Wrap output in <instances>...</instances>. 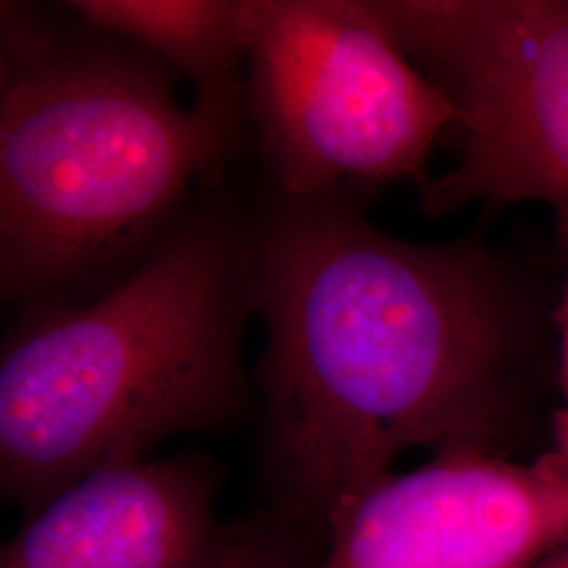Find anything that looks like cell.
I'll return each mask as SVG.
<instances>
[{"instance_id": "cell-1", "label": "cell", "mask_w": 568, "mask_h": 568, "mask_svg": "<svg viewBox=\"0 0 568 568\" xmlns=\"http://www.w3.org/2000/svg\"><path fill=\"white\" fill-rule=\"evenodd\" d=\"M244 224L278 518L325 544L333 516L408 448L501 455L520 326L495 257L394 239L344 192L270 187Z\"/></svg>"}, {"instance_id": "cell-2", "label": "cell", "mask_w": 568, "mask_h": 568, "mask_svg": "<svg viewBox=\"0 0 568 568\" xmlns=\"http://www.w3.org/2000/svg\"><path fill=\"white\" fill-rule=\"evenodd\" d=\"M61 11L0 9V286L11 304L89 302L121 283L251 133L185 108L163 61Z\"/></svg>"}, {"instance_id": "cell-3", "label": "cell", "mask_w": 568, "mask_h": 568, "mask_svg": "<svg viewBox=\"0 0 568 568\" xmlns=\"http://www.w3.org/2000/svg\"><path fill=\"white\" fill-rule=\"evenodd\" d=\"M209 194L100 297L21 305L0 349V490L26 516L95 469L244 413L246 224Z\"/></svg>"}, {"instance_id": "cell-4", "label": "cell", "mask_w": 568, "mask_h": 568, "mask_svg": "<svg viewBox=\"0 0 568 568\" xmlns=\"http://www.w3.org/2000/svg\"><path fill=\"white\" fill-rule=\"evenodd\" d=\"M248 129L272 187L427 182L457 110L366 0H244Z\"/></svg>"}, {"instance_id": "cell-5", "label": "cell", "mask_w": 568, "mask_h": 568, "mask_svg": "<svg viewBox=\"0 0 568 568\" xmlns=\"http://www.w3.org/2000/svg\"><path fill=\"white\" fill-rule=\"evenodd\" d=\"M389 32L457 110L459 161L422 185L429 217L546 203L568 232V0H379Z\"/></svg>"}, {"instance_id": "cell-6", "label": "cell", "mask_w": 568, "mask_h": 568, "mask_svg": "<svg viewBox=\"0 0 568 568\" xmlns=\"http://www.w3.org/2000/svg\"><path fill=\"white\" fill-rule=\"evenodd\" d=\"M567 541V464L450 448L345 504L316 568H537Z\"/></svg>"}, {"instance_id": "cell-7", "label": "cell", "mask_w": 568, "mask_h": 568, "mask_svg": "<svg viewBox=\"0 0 568 568\" xmlns=\"http://www.w3.org/2000/svg\"><path fill=\"white\" fill-rule=\"evenodd\" d=\"M201 455L102 467L26 516L0 568H213L232 537Z\"/></svg>"}, {"instance_id": "cell-8", "label": "cell", "mask_w": 568, "mask_h": 568, "mask_svg": "<svg viewBox=\"0 0 568 568\" xmlns=\"http://www.w3.org/2000/svg\"><path fill=\"white\" fill-rule=\"evenodd\" d=\"M61 7L190 81L199 110L248 124L244 0H70Z\"/></svg>"}, {"instance_id": "cell-9", "label": "cell", "mask_w": 568, "mask_h": 568, "mask_svg": "<svg viewBox=\"0 0 568 568\" xmlns=\"http://www.w3.org/2000/svg\"><path fill=\"white\" fill-rule=\"evenodd\" d=\"M316 541L274 511L232 528L224 556L213 568H316Z\"/></svg>"}, {"instance_id": "cell-10", "label": "cell", "mask_w": 568, "mask_h": 568, "mask_svg": "<svg viewBox=\"0 0 568 568\" xmlns=\"http://www.w3.org/2000/svg\"><path fill=\"white\" fill-rule=\"evenodd\" d=\"M562 244L567 248V267H568V232H560ZM554 325L558 333V356H560V386H562V398L565 405L558 408L556 417H554V445L549 448L551 455H556L562 464L568 466V270L567 283L562 297L556 305L554 312Z\"/></svg>"}, {"instance_id": "cell-11", "label": "cell", "mask_w": 568, "mask_h": 568, "mask_svg": "<svg viewBox=\"0 0 568 568\" xmlns=\"http://www.w3.org/2000/svg\"><path fill=\"white\" fill-rule=\"evenodd\" d=\"M537 568H568V541L556 549L549 558H546Z\"/></svg>"}]
</instances>
